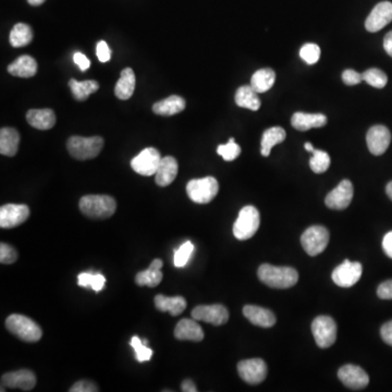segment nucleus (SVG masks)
<instances>
[{"label":"nucleus","instance_id":"4be33fe9","mask_svg":"<svg viewBox=\"0 0 392 392\" xmlns=\"http://www.w3.org/2000/svg\"><path fill=\"white\" fill-rule=\"evenodd\" d=\"M162 265H164V261L162 259H154L146 270L138 273L136 276V285L140 287H150V288L157 287L162 282V277H164L162 273Z\"/></svg>","mask_w":392,"mask_h":392},{"label":"nucleus","instance_id":"5701e85b","mask_svg":"<svg viewBox=\"0 0 392 392\" xmlns=\"http://www.w3.org/2000/svg\"><path fill=\"white\" fill-rule=\"evenodd\" d=\"M30 126L37 130H49L56 124V115L51 109H31L27 114Z\"/></svg>","mask_w":392,"mask_h":392},{"label":"nucleus","instance_id":"c03bdc74","mask_svg":"<svg viewBox=\"0 0 392 392\" xmlns=\"http://www.w3.org/2000/svg\"><path fill=\"white\" fill-rule=\"evenodd\" d=\"M96 55L100 63H108L112 59V49L109 48L106 41H100L97 43Z\"/></svg>","mask_w":392,"mask_h":392},{"label":"nucleus","instance_id":"a211bd4d","mask_svg":"<svg viewBox=\"0 0 392 392\" xmlns=\"http://www.w3.org/2000/svg\"><path fill=\"white\" fill-rule=\"evenodd\" d=\"M1 384L11 389L23 390V391H31L37 385V376L29 370H20L17 372L5 374L1 377Z\"/></svg>","mask_w":392,"mask_h":392},{"label":"nucleus","instance_id":"4c0bfd02","mask_svg":"<svg viewBox=\"0 0 392 392\" xmlns=\"http://www.w3.org/2000/svg\"><path fill=\"white\" fill-rule=\"evenodd\" d=\"M194 252V245L191 241L183 243L179 249L174 252V264L178 268H182L189 263Z\"/></svg>","mask_w":392,"mask_h":392},{"label":"nucleus","instance_id":"e433bc0d","mask_svg":"<svg viewBox=\"0 0 392 392\" xmlns=\"http://www.w3.org/2000/svg\"><path fill=\"white\" fill-rule=\"evenodd\" d=\"M363 81L375 89H384L387 85L388 77L384 71L372 68L363 72Z\"/></svg>","mask_w":392,"mask_h":392},{"label":"nucleus","instance_id":"dca6fc26","mask_svg":"<svg viewBox=\"0 0 392 392\" xmlns=\"http://www.w3.org/2000/svg\"><path fill=\"white\" fill-rule=\"evenodd\" d=\"M338 377L346 387L353 390L364 389L370 383V377L365 370L352 364L342 366L338 372Z\"/></svg>","mask_w":392,"mask_h":392},{"label":"nucleus","instance_id":"2f4dec72","mask_svg":"<svg viewBox=\"0 0 392 392\" xmlns=\"http://www.w3.org/2000/svg\"><path fill=\"white\" fill-rule=\"evenodd\" d=\"M276 81V73L274 70L269 68L261 69L257 70L251 79V86L255 92L265 93L270 90Z\"/></svg>","mask_w":392,"mask_h":392},{"label":"nucleus","instance_id":"9d476101","mask_svg":"<svg viewBox=\"0 0 392 392\" xmlns=\"http://www.w3.org/2000/svg\"><path fill=\"white\" fill-rule=\"evenodd\" d=\"M363 267L358 261H350L346 259L332 271V280L337 286L341 288L353 287L362 277Z\"/></svg>","mask_w":392,"mask_h":392},{"label":"nucleus","instance_id":"4d7b16f0","mask_svg":"<svg viewBox=\"0 0 392 392\" xmlns=\"http://www.w3.org/2000/svg\"><path fill=\"white\" fill-rule=\"evenodd\" d=\"M142 341H143V344H145V346H148V340H142Z\"/></svg>","mask_w":392,"mask_h":392},{"label":"nucleus","instance_id":"423d86ee","mask_svg":"<svg viewBox=\"0 0 392 392\" xmlns=\"http://www.w3.org/2000/svg\"><path fill=\"white\" fill-rule=\"evenodd\" d=\"M219 191V184L214 177L193 179L187 184V193L191 201L197 204H209Z\"/></svg>","mask_w":392,"mask_h":392},{"label":"nucleus","instance_id":"f257e3e1","mask_svg":"<svg viewBox=\"0 0 392 392\" xmlns=\"http://www.w3.org/2000/svg\"><path fill=\"white\" fill-rule=\"evenodd\" d=\"M261 282L275 289H288L296 286L299 280L298 271L292 267L273 266L263 264L257 271Z\"/></svg>","mask_w":392,"mask_h":392},{"label":"nucleus","instance_id":"aec40b11","mask_svg":"<svg viewBox=\"0 0 392 392\" xmlns=\"http://www.w3.org/2000/svg\"><path fill=\"white\" fill-rule=\"evenodd\" d=\"M178 171L179 165L176 158L171 156L162 158L159 167L155 174L156 184L162 188L168 187L177 178Z\"/></svg>","mask_w":392,"mask_h":392},{"label":"nucleus","instance_id":"58836bf2","mask_svg":"<svg viewBox=\"0 0 392 392\" xmlns=\"http://www.w3.org/2000/svg\"><path fill=\"white\" fill-rule=\"evenodd\" d=\"M218 155H221L226 162L237 159L241 154V148L235 143V138H231L227 144H221L217 148Z\"/></svg>","mask_w":392,"mask_h":392},{"label":"nucleus","instance_id":"6ab92c4d","mask_svg":"<svg viewBox=\"0 0 392 392\" xmlns=\"http://www.w3.org/2000/svg\"><path fill=\"white\" fill-rule=\"evenodd\" d=\"M243 315L249 322L261 328H270L277 322L274 313L256 305H245L243 308Z\"/></svg>","mask_w":392,"mask_h":392},{"label":"nucleus","instance_id":"72a5a7b5","mask_svg":"<svg viewBox=\"0 0 392 392\" xmlns=\"http://www.w3.org/2000/svg\"><path fill=\"white\" fill-rule=\"evenodd\" d=\"M9 39L11 46L17 48L27 46L33 41V31L30 25L25 23H18L10 32Z\"/></svg>","mask_w":392,"mask_h":392},{"label":"nucleus","instance_id":"bb28decb","mask_svg":"<svg viewBox=\"0 0 392 392\" xmlns=\"http://www.w3.org/2000/svg\"><path fill=\"white\" fill-rule=\"evenodd\" d=\"M155 306L159 312L169 313L172 316H179L187 308V301L183 296H155Z\"/></svg>","mask_w":392,"mask_h":392},{"label":"nucleus","instance_id":"7ed1b4c3","mask_svg":"<svg viewBox=\"0 0 392 392\" xmlns=\"http://www.w3.org/2000/svg\"><path fill=\"white\" fill-rule=\"evenodd\" d=\"M6 327L13 336L22 341L37 342L41 339V327L25 315L13 314L6 320Z\"/></svg>","mask_w":392,"mask_h":392},{"label":"nucleus","instance_id":"473e14b6","mask_svg":"<svg viewBox=\"0 0 392 392\" xmlns=\"http://www.w3.org/2000/svg\"><path fill=\"white\" fill-rule=\"evenodd\" d=\"M69 87L71 89L73 96L79 102H84L91 94H94L100 89V84L95 80H86L83 82L71 79L69 81Z\"/></svg>","mask_w":392,"mask_h":392},{"label":"nucleus","instance_id":"cd10ccee","mask_svg":"<svg viewBox=\"0 0 392 392\" xmlns=\"http://www.w3.org/2000/svg\"><path fill=\"white\" fill-rule=\"evenodd\" d=\"M136 74L131 68H126L122 71L120 79L115 86V95L119 100H126L131 98L136 90Z\"/></svg>","mask_w":392,"mask_h":392},{"label":"nucleus","instance_id":"4468645a","mask_svg":"<svg viewBox=\"0 0 392 392\" xmlns=\"http://www.w3.org/2000/svg\"><path fill=\"white\" fill-rule=\"evenodd\" d=\"M30 217L29 206L25 204H7L0 209V227L11 229L27 221Z\"/></svg>","mask_w":392,"mask_h":392},{"label":"nucleus","instance_id":"a878e982","mask_svg":"<svg viewBox=\"0 0 392 392\" xmlns=\"http://www.w3.org/2000/svg\"><path fill=\"white\" fill-rule=\"evenodd\" d=\"M185 105H187L185 100L181 96L172 95V96L167 97L165 100L152 105V112L158 116H174V115L183 112Z\"/></svg>","mask_w":392,"mask_h":392},{"label":"nucleus","instance_id":"49530a36","mask_svg":"<svg viewBox=\"0 0 392 392\" xmlns=\"http://www.w3.org/2000/svg\"><path fill=\"white\" fill-rule=\"evenodd\" d=\"M377 296L381 300H392V280L380 283L377 289Z\"/></svg>","mask_w":392,"mask_h":392},{"label":"nucleus","instance_id":"c756f323","mask_svg":"<svg viewBox=\"0 0 392 392\" xmlns=\"http://www.w3.org/2000/svg\"><path fill=\"white\" fill-rule=\"evenodd\" d=\"M286 138V131L281 126H273V128H269L268 130L265 131L263 138H261V155L264 157H268L270 155L271 148L282 143Z\"/></svg>","mask_w":392,"mask_h":392},{"label":"nucleus","instance_id":"2eb2a0df","mask_svg":"<svg viewBox=\"0 0 392 392\" xmlns=\"http://www.w3.org/2000/svg\"><path fill=\"white\" fill-rule=\"evenodd\" d=\"M366 142L370 152L375 156L383 155L391 143V133L387 126L377 124L368 130Z\"/></svg>","mask_w":392,"mask_h":392},{"label":"nucleus","instance_id":"f8f14e48","mask_svg":"<svg viewBox=\"0 0 392 392\" xmlns=\"http://www.w3.org/2000/svg\"><path fill=\"white\" fill-rule=\"evenodd\" d=\"M353 184L350 180H342L338 187L334 188L328 195L326 196L325 204L327 207L334 211H344L348 209L353 199Z\"/></svg>","mask_w":392,"mask_h":392},{"label":"nucleus","instance_id":"a19ab883","mask_svg":"<svg viewBox=\"0 0 392 392\" xmlns=\"http://www.w3.org/2000/svg\"><path fill=\"white\" fill-rule=\"evenodd\" d=\"M300 57L308 65H315L320 58V48L316 44H305L300 51Z\"/></svg>","mask_w":392,"mask_h":392},{"label":"nucleus","instance_id":"c85d7f7f","mask_svg":"<svg viewBox=\"0 0 392 392\" xmlns=\"http://www.w3.org/2000/svg\"><path fill=\"white\" fill-rule=\"evenodd\" d=\"M20 134L15 129L3 128L0 130V152L1 155L13 157L19 150Z\"/></svg>","mask_w":392,"mask_h":392},{"label":"nucleus","instance_id":"20e7f679","mask_svg":"<svg viewBox=\"0 0 392 392\" xmlns=\"http://www.w3.org/2000/svg\"><path fill=\"white\" fill-rule=\"evenodd\" d=\"M104 146V140L100 136L83 138L71 136L67 142L69 154L78 160L93 159L100 155Z\"/></svg>","mask_w":392,"mask_h":392},{"label":"nucleus","instance_id":"0eeeda50","mask_svg":"<svg viewBox=\"0 0 392 392\" xmlns=\"http://www.w3.org/2000/svg\"><path fill=\"white\" fill-rule=\"evenodd\" d=\"M329 243V231L322 226H312L301 237V244L310 256L324 252Z\"/></svg>","mask_w":392,"mask_h":392},{"label":"nucleus","instance_id":"412c9836","mask_svg":"<svg viewBox=\"0 0 392 392\" xmlns=\"http://www.w3.org/2000/svg\"><path fill=\"white\" fill-rule=\"evenodd\" d=\"M174 337L178 340L200 342L204 339V332L196 320L184 318L180 320L174 329Z\"/></svg>","mask_w":392,"mask_h":392},{"label":"nucleus","instance_id":"9b49d317","mask_svg":"<svg viewBox=\"0 0 392 392\" xmlns=\"http://www.w3.org/2000/svg\"><path fill=\"white\" fill-rule=\"evenodd\" d=\"M240 377L249 385L263 383L267 376V365L261 358H249L237 364Z\"/></svg>","mask_w":392,"mask_h":392},{"label":"nucleus","instance_id":"3c124183","mask_svg":"<svg viewBox=\"0 0 392 392\" xmlns=\"http://www.w3.org/2000/svg\"><path fill=\"white\" fill-rule=\"evenodd\" d=\"M181 390L183 392H197V388L191 379L184 380L181 384Z\"/></svg>","mask_w":392,"mask_h":392},{"label":"nucleus","instance_id":"393cba45","mask_svg":"<svg viewBox=\"0 0 392 392\" xmlns=\"http://www.w3.org/2000/svg\"><path fill=\"white\" fill-rule=\"evenodd\" d=\"M8 72L18 78H32L37 72V63L33 57L23 55L8 65Z\"/></svg>","mask_w":392,"mask_h":392},{"label":"nucleus","instance_id":"b1692460","mask_svg":"<svg viewBox=\"0 0 392 392\" xmlns=\"http://www.w3.org/2000/svg\"><path fill=\"white\" fill-rule=\"evenodd\" d=\"M328 119L322 114H306L296 112L291 118V124L298 131H308L314 128H322L326 126Z\"/></svg>","mask_w":392,"mask_h":392},{"label":"nucleus","instance_id":"7c9ffc66","mask_svg":"<svg viewBox=\"0 0 392 392\" xmlns=\"http://www.w3.org/2000/svg\"><path fill=\"white\" fill-rule=\"evenodd\" d=\"M235 104L241 108L249 109L253 112H256L261 108L259 93L255 92L251 85L239 87L235 93Z\"/></svg>","mask_w":392,"mask_h":392},{"label":"nucleus","instance_id":"09e8293b","mask_svg":"<svg viewBox=\"0 0 392 392\" xmlns=\"http://www.w3.org/2000/svg\"><path fill=\"white\" fill-rule=\"evenodd\" d=\"M380 336L386 344L392 346V320L383 325L381 329H380Z\"/></svg>","mask_w":392,"mask_h":392},{"label":"nucleus","instance_id":"37998d69","mask_svg":"<svg viewBox=\"0 0 392 392\" xmlns=\"http://www.w3.org/2000/svg\"><path fill=\"white\" fill-rule=\"evenodd\" d=\"M342 81L344 84L353 86V85L360 84L363 81V75L351 69H348L342 73Z\"/></svg>","mask_w":392,"mask_h":392},{"label":"nucleus","instance_id":"ddd939ff","mask_svg":"<svg viewBox=\"0 0 392 392\" xmlns=\"http://www.w3.org/2000/svg\"><path fill=\"white\" fill-rule=\"evenodd\" d=\"M192 318L209 322L215 326L225 325L229 320V312L221 304L199 305L191 313Z\"/></svg>","mask_w":392,"mask_h":392},{"label":"nucleus","instance_id":"6e6552de","mask_svg":"<svg viewBox=\"0 0 392 392\" xmlns=\"http://www.w3.org/2000/svg\"><path fill=\"white\" fill-rule=\"evenodd\" d=\"M337 324L330 316H318L313 320L312 332L320 348H330L337 340Z\"/></svg>","mask_w":392,"mask_h":392},{"label":"nucleus","instance_id":"39448f33","mask_svg":"<svg viewBox=\"0 0 392 392\" xmlns=\"http://www.w3.org/2000/svg\"><path fill=\"white\" fill-rule=\"evenodd\" d=\"M261 225V216L254 206L247 205L240 211L237 219L233 225V235L237 240L244 241L254 237Z\"/></svg>","mask_w":392,"mask_h":392},{"label":"nucleus","instance_id":"5fc2aeb1","mask_svg":"<svg viewBox=\"0 0 392 392\" xmlns=\"http://www.w3.org/2000/svg\"><path fill=\"white\" fill-rule=\"evenodd\" d=\"M386 193H387L388 197L392 201V181L387 184V187H386Z\"/></svg>","mask_w":392,"mask_h":392},{"label":"nucleus","instance_id":"de8ad7c7","mask_svg":"<svg viewBox=\"0 0 392 392\" xmlns=\"http://www.w3.org/2000/svg\"><path fill=\"white\" fill-rule=\"evenodd\" d=\"M73 61L75 65H78L81 71H86L91 67L90 59L87 58L84 53H79V51L73 55Z\"/></svg>","mask_w":392,"mask_h":392},{"label":"nucleus","instance_id":"a18cd8bd","mask_svg":"<svg viewBox=\"0 0 392 392\" xmlns=\"http://www.w3.org/2000/svg\"><path fill=\"white\" fill-rule=\"evenodd\" d=\"M70 392H96L98 391V388L95 384L91 383L89 380H80L69 390Z\"/></svg>","mask_w":392,"mask_h":392},{"label":"nucleus","instance_id":"1a4fd4ad","mask_svg":"<svg viewBox=\"0 0 392 392\" xmlns=\"http://www.w3.org/2000/svg\"><path fill=\"white\" fill-rule=\"evenodd\" d=\"M162 162V156L156 148H148L131 160V167L136 174L145 177L155 176Z\"/></svg>","mask_w":392,"mask_h":392},{"label":"nucleus","instance_id":"6e6d98bb","mask_svg":"<svg viewBox=\"0 0 392 392\" xmlns=\"http://www.w3.org/2000/svg\"><path fill=\"white\" fill-rule=\"evenodd\" d=\"M304 148L310 152H313L315 150L314 146H313V144L310 143V142H306V143L304 144Z\"/></svg>","mask_w":392,"mask_h":392},{"label":"nucleus","instance_id":"8fccbe9b","mask_svg":"<svg viewBox=\"0 0 392 392\" xmlns=\"http://www.w3.org/2000/svg\"><path fill=\"white\" fill-rule=\"evenodd\" d=\"M384 252L388 257L392 259V231H389L383 239Z\"/></svg>","mask_w":392,"mask_h":392},{"label":"nucleus","instance_id":"ea45409f","mask_svg":"<svg viewBox=\"0 0 392 392\" xmlns=\"http://www.w3.org/2000/svg\"><path fill=\"white\" fill-rule=\"evenodd\" d=\"M130 344L131 346L134 348L136 360H138V362H140V363L150 361V358H152V353H154L152 348L145 346L138 336H134L133 338L131 339Z\"/></svg>","mask_w":392,"mask_h":392},{"label":"nucleus","instance_id":"f704fd0d","mask_svg":"<svg viewBox=\"0 0 392 392\" xmlns=\"http://www.w3.org/2000/svg\"><path fill=\"white\" fill-rule=\"evenodd\" d=\"M106 278L102 274L82 273L78 276V285L83 288H91L95 292H100L104 289Z\"/></svg>","mask_w":392,"mask_h":392},{"label":"nucleus","instance_id":"f3484780","mask_svg":"<svg viewBox=\"0 0 392 392\" xmlns=\"http://www.w3.org/2000/svg\"><path fill=\"white\" fill-rule=\"evenodd\" d=\"M392 21V3L383 1L376 5L365 21V29L370 33L383 30Z\"/></svg>","mask_w":392,"mask_h":392},{"label":"nucleus","instance_id":"f03ea898","mask_svg":"<svg viewBox=\"0 0 392 392\" xmlns=\"http://www.w3.org/2000/svg\"><path fill=\"white\" fill-rule=\"evenodd\" d=\"M117 209V202L109 195H85L80 200V211L92 219L112 217Z\"/></svg>","mask_w":392,"mask_h":392},{"label":"nucleus","instance_id":"c9c22d12","mask_svg":"<svg viewBox=\"0 0 392 392\" xmlns=\"http://www.w3.org/2000/svg\"><path fill=\"white\" fill-rule=\"evenodd\" d=\"M310 160V167L315 174H324L330 166V156L324 150H315Z\"/></svg>","mask_w":392,"mask_h":392},{"label":"nucleus","instance_id":"864d4df0","mask_svg":"<svg viewBox=\"0 0 392 392\" xmlns=\"http://www.w3.org/2000/svg\"><path fill=\"white\" fill-rule=\"evenodd\" d=\"M45 1H46V0H27V3H29L31 6H34V7L43 5Z\"/></svg>","mask_w":392,"mask_h":392},{"label":"nucleus","instance_id":"79ce46f5","mask_svg":"<svg viewBox=\"0 0 392 392\" xmlns=\"http://www.w3.org/2000/svg\"><path fill=\"white\" fill-rule=\"evenodd\" d=\"M17 259L18 253L15 247L4 242L0 244V263L1 264H13L17 261Z\"/></svg>","mask_w":392,"mask_h":392},{"label":"nucleus","instance_id":"603ef678","mask_svg":"<svg viewBox=\"0 0 392 392\" xmlns=\"http://www.w3.org/2000/svg\"><path fill=\"white\" fill-rule=\"evenodd\" d=\"M384 48H385L386 53L392 57V31L389 32L384 39Z\"/></svg>","mask_w":392,"mask_h":392}]
</instances>
